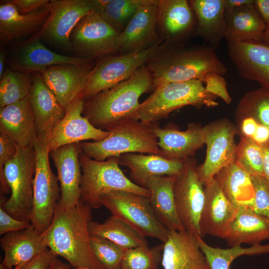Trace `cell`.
I'll use <instances>...</instances> for the list:
<instances>
[{
  "label": "cell",
  "mask_w": 269,
  "mask_h": 269,
  "mask_svg": "<svg viewBox=\"0 0 269 269\" xmlns=\"http://www.w3.org/2000/svg\"><path fill=\"white\" fill-rule=\"evenodd\" d=\"M91 209L81 200L68 208L58 202L51 223L44 232L47 248L75 268L103 269L90 244L88 226L92 219Z\"/></svg>",
  "instance_id": "obj_1"
},
{
  "label": "cell",
  "mask_w": 269,
  "mask_h": 269,
  "mask_svg": "<svg viewBox=\"0 0 269 269\" xmlns=\"http://www.w3.org/2000/svg\"><path fill=\"white\" fill-rule=\"evenodd\" d=\"M153 90L170 83L200 79L209 72L222 76L227 68L215 50L207 45L160 43L146 63Z\"/></svg>",
  "instance_id": "obj_2"
},
{
  "label": "cell",
  "mask_w": 269,
  "mask_h": 269,
  "mask_svg": "<svg viewBox=\"0 0 269 269\" xmlns=\"http://www.w3.org/2000/svg\"><path fill=\"white\" fill-rule=\"evenodd\" d=\"M150 90L152 79L145 65L128 79L84 101V117L95 127L106 131L123 122L139 120V98Z\"/></svg>",
  "instance_id": "obj_3"
},
{
  "label": "cell",
  "mask_w": 269,
  "mask_h": 269,
  "mask_svg": "<svg viewBox=\"0 0 269 269\" xmlns=\"http://www.w3.org/2000/svg\"><path fill=\"white\" fill-rule=\"evenodd\" d=\"M153 123L139 120L119 123L107 130L110 134L106 138L99 141L80 142L82 152L99 161L111 157H119L128 153L162 155L153 130Z\"/></svg>",
  "instance_id": "obj_4"
},
{
  "label": "cell",
  "mask_w": 269,
  "mask_h": 269,
  "mask_svg": "<svg viewBox=\"0 0 269 269\" xmlns=\"http://www.w3.org/2000/svg\"><path fill=\"white\" fill-rule=\"evenodd\" d=\"M218 97L209 93L200 79L160 86L142 103L138 110L139 121L153 123L166 119L173 111L186 106L197 109L217 106Z\"/></svg>",
  "instance_id": "obj_5"
},
{
  "label": "cell",
  "mask_w": 269,
  "mask_h": 269,
  "mask_svg": "<svg viewBox=\"0 0 269 269\" xmlns=\"http://www.w3.org/2000/svg\"><path fill=\"white\" fill-rule=\"evenodd\" d=\"M79 160L82 170L80 200L92 208L102 207L100 197L113 191H126L149 198L147 189L136 184L125 175L119 167V157L99 161L81 152Z\"/></svg>",
  "instance_id": "obj_6"
},
{
  "label": "cell",
  "mask_w": 269,
  "mask_h": 269,
  "mask_svg": "<svg viewBox=\"0 0 269 269\" xmlns=\"http://www.w3.org/2000/svg\"><path fill=\"white\" fill-rule=\"evenodd\" d=\"M49 137L38 136L33 143L35 174L30 222L41 233L51 224L61 197L57 176L53 173L49 164Z\"/></svg>",
  "instance_id": "obj_7"
},
{
  "label": "cell",
  "mask_w": 269,
  "mask_h": 269,
  "mask_svg": "<svg viewBox=\"0 0 269 269\" xmlns=\"http://www.w3.org/2000/svg\"><path fill=\"white\" fill-rule=\"evenodd\" d=\"M4 174L11 194L6 201L0 199V206L13 218L30 222L35 174L33 147L17 146L16 155L4 165Z\"/></svg>",
  "instance_id": "obj_8"
},
{
  "label": "cell",
  "mask_w": 269,
  "mask_h": 269,
  "mask_svg": "<svg viewBox=\"0 0 269 269\" xmlns=\"http://www.w3.org/2000/svg\"><path fill=\"white\" fill-rule=\"evenodd\" d=\"M102 206L144 237L156 238L165 243L168 230L158 220L148 198L133 193L116 191L100 197Z\"/></svg>",
  "instance_id": "obj_9"
},
{
  "label": "cell",
  "mask_w": 269,
  "mask_h": 269,
  "mask_svg": "<svg viewBox=\"0 0 269 269\" xmlns=\"http://www.w3.org/2000/svg\"><path fill=\"white\" fill-rule=\"evenodd\" d=\"M160 43L139 52L100 57L79 98L85 101L131 77L146 65Z\"/></svg>",
  "instance_id": "obj_10"
},
{
  "label": "cell",
  "mask_w": 269,
  "mask_h": 269,
  "mask_svg": "<svg viewBox=\"0 0 269 269\" xmlns=\"http://www.w3.org/2000/svg\"><path fill=\"white\" fill-rule=\"evenodd\" d=\"M182 171L175 176L173 191L177 212L185 231L204 237L200 220L204 199V186L199 179L195 158L185 159Z\"/></svg>",
  "instance_id": "obj_11"
},
{
  "label": "cell",
  "mask_w": 269,
  "mask_h": 269,
  "mask_svg": "<svg viewBox=\"0 0 269 269\" xmlns=\"http://www.w3.org/2000/svg\"><path fill=\"white\" fill-rule=\"evenodd\" d=\"M207 150L204 162L197 166L199 180L203 185L213 180L224 167L235 160L237 129L226 118L212 122L203 127Z\"/></svg>",
  "instance_id": "obj_12"
},
{
  "label": "cell",
  "mask_w": 269,
  "mask_h": 269,
  "mask_svg": "<svg viewBox=\"0 0 269 269\" xmlns=\"http://www.w3.org/2000/svg\"><path fill=\"white\" fill-rule=\"evenodd\" d=\"M102 0H51L50 15L40 31L41 37L64 48H72L71 33L78 22L93 12L100 13Z\"/></svg>",
  "instance_id": "obj_13"
},
{
  "label": "cell",
  "mask_w": 269,
  "mask_h": 269,
  "mask_svg": "<svg viewBox=\"0 0 269 269\" xmlns=\"http://www.w3.org/2000/svg\"><path fill=\"white\" fill-rule=\"evenodd\" d=\"M120 33L98 12L84 16L73 29L70 37L72 48L85 58L101 57L116 53Z\"/></svg>",
  "instance_id": "obj_14"
},
{
  "label": "cell",
  "mask_w": 269,
  "mask_h": 269,
  "mask_svg": "<svg viewBox=\"0 0 269 269\" xmlns=\"http://www.w3.org/2000/svg\"><path fill=\"white\" fill-rule=\"evenodd\" d=\"M158 1L148 0L138 8L118 37L116 54L139 52L161 43L157 29Z\"/></svg>",
  "instance_id": "obj_15"
},
{
  "label": "cell",
  "mask_w": 269,
  "mask_h": 269,
  "mask_svg": "<svg viewBox=\"0 0 269 269\" xmlns=\"http://www.w3.org/2000/svg\"><path fill=\"white\" fill-rule=\"evenodd\" d=\"M196 19L187 0H159L157 29L163 42L186 44L195 35Z\"/></svg>",
  "instance_id": "obj_16"
},
{
  "label": "cell",
  "mask_w": 269,
  "mask_h": 269,
  "mask_svg": "<svg viewBox=\"0 0 269 269\" xmlns=\"http://www.w3.org/2000/svg\"><path fill=\"white\" fill-rule=\"evenodd\" d=\"M84 107V101L78 98L65 109L64 116L50 134L48 142L50 151L65 145L86 140H101L110 135L109 131L95 127L82 116Z\"/></svg>",
  "instance_id": "obj_17"
},
{
  "label": "cell",
  "mask_w": 269,
  "mask_h": 269,
  "mask_svg": "<svg viewBox=\"0 0 269 269\" xmlns=\"http://www.w3.org/2000/svg\"><path fill=\"white\" fill-rule=\"evenodd\" d=\"M91 62L63 64L39 72L48 88L64 109L79 98L94 68Z\"/></svg>",
  "instance_id": "obj_18"
},
{
  "label": "cell",
  "mask_w": 269,
  "mask_h": 269,
  "mask_svg": "<svg viewBox=\"0 0 269 269\" xmlns=\"http://www.w3.org/2000/svg\"><path fill=\"white\" fill-rule=\"evenodd\" d=\"M80 143L62 146L49 153L57 169L60 184L59 203L65 208L76 205L80 200L82 170L79 155L82 150Z\"/></svg>",
  "instance_id": "obj_19"
},
{
  "label": "cell",
  "mask_w": 269,
  "mask_h": 269,
  "mask_svg": "<svg viewBox=\"0 0 269 269\" xmlns=\"http://www.w3.org/2000/svg\"><path fill=\"white\" fill-rule=\"evenodd\" d=\"M228 44V55L238 74L269 91V46L255 41Z\"/></svg>",
  "instance_id": "obj_20"
},
{
  "label": "cell",
  "mask_w": 269,
  "mask_h": 269,
  "mask_svg": "<svg viewBox=\"0 0 269 269\" xmlns=\"http://www.w3.org/2000/svg\"><path fill=\"white\" fill-rule=\"evenodd\" d=\"M204 186L205 199L200 220L203 235L223 238L239 208L226 196L214 178Z\"/></svg>",
  "instance_id": "obj_21"
},
{
  "label": "cell",
  "mask_w": 269,
  "mask_h": 269,
  "mask_svg": "<svg viewBox=\"0 0 269 269\" xmlns=\"http://www.w3.org/2000/svg\"><path fill=\"white\" fill-rule=\"evenodd\" d=\"M0 242L4 254L0 269H12L24 265L48 248L44 233L32 224L26 228L4 234Z\"/></svg>",
  "instance_id": "obj_22"
},
{
  "label": "cell",
  "mask_w": 269,
  "mask_h": 269,
  "mask_svg": "<svg viewBox=\"0 0 269 269\" xmlns=\"http://www.w3.org/2000/svg\"><path fill=\"white\" fill-rule=\"evenodd\" d=\"M163 244L161 264L164 269H210L196 235L185 230L169 231Z\"/></svg>",
  "instance_id": "obj_23"
},
{
  "label": "cell",
  "mask_w": 269,
  "mask_h": 269,
  "mask_svg": "<svg viewBox=\"0 0 269 269\" xmlns=\"http://www.w3.org/2000/svg\"><path fill=\"white\" fill-rule=\"evenodd\" d=\"M91 58L76 57L55 53L35 37L18 47L8 60L10 69L27 73L40 72L59 64H84Z\"/></svg>",
  "instance_id": "obj_24"
},
{
  "label": "cell",
  "mask_w": 269,
  "mask_h": 269,
  "mask_svg": "<svg viewBox=\"0 0 269 269\" xmlns=\"http://www.w3.org/2000/svg\"><path fill=\"white\" fill-rule=\"evenodd\" d=\"M0 133L21 148L33 147L38 135L28 97L0 110Z\"/></svg>",
  "instance_id": "obj_25"
},
{
  "label": "cell",
  "mask_w": 269,
  "mask_h": 269,
  "mask_svg": "<svg viewBox=\"0 0 269 269\" xmlns=\"http://www.w3.org/2000/svg\"><path fill=\"white\" fill-rule=\"evenodd\" d=\"M28 100L34 116L37 135L49 136L56 125L63 118L65 110L44 83L39 72L33 73Z\"/></svg>",
  "instance_id": "obj_26"
},
{
  "label": "cell",
  "mask_w": 269,
  "mask_h": 269,
  "mask_svg": "<svg viewBox=\"0 0 269 269\" xmlns=\"http://www.w3.org/2000/svg\"><path fill=\"white\" fill-rule=\"evenodd\" d=\"M153 130L162 156L169 159H184L193 156L204 143L203 127L189 123L185 131L161 128L153 123Z\"/></svg>",
  "instance_id": "obj_27"
},
{
  "label": "cell",
  "mask_w": 269,
  "mask_h": 269,
  "mask_svg": "<svg viewBox=\"0 0 269 269\" xmlns=\"http://www.w3.org/2000/svg\"><path fill=\"white\" fill-rule=\"evenodd\" d=\"M119 160L120 164L130 169L133 182L145 188L149 178L176 176L184 166V159H169L157 154L128 153L120 155Z\"/></svg>",
  "instance_id": "obj_28"
},
{
  "label": "cell",
  "mask_w": 269,
  "mask_h": 269,
  "mask_svg": "<svg viewBox=\"0 0 269 269\" xmlns=\"http://www.w3.org/2000/svg\"><path fill=\"white\" fill-rule=\"evenodd\" d=\"M196 19L195 35L216 50L224 38L226 30L223 0H190Z\"/></svg>",
  "instance_id": "obj_29"
},
{
  "label": "cell",
  "mask_w": 269,
  "mask_h": 269,
  "mask_svg": "<svg viewBox=\"0 0 269 269\" xmlns=\"http://www.w3.org/2000/svg\"><path fill=\"white\" fill-rule=\"evenodd\" d=\"M222 239L230 247L242 244H261L262 241L269 240V218L249 207L239 208Z\"/></svg>",
  "instance_id": "obj_30"
},
{
  "label": "cell",
  "mask_w": 269,
  "mask_h": 269,
  "mask_svg": "<svg viewBox=\"0 0 269 269\" xmlns=\"http://www.w3.org/2000/svg\"><path fill=\"white\" fill-rule=\"evenodd\" d=\"M175 176H154L145 185L150 193L148 198L159 222L169 231H184L175 205L173 187Z\"/></svg>",
  "instance_id": "obj_31"
},
{
  "label": "cell",
  "mask_w": 269,
  "mask_h": 269,
  "mask_svg": "<svg viewBox=\"0 0 269 269\" xmlns=\"http://www.w3.org/2000/svg\"><path fill=\"white\" fill-rule=\"evenodd\" d=\"M48 5L36 11L22 14L18 11L15 6L10 0L1 3L0 5L1 43H6L43 27L50 15Z\"/></svg>",
  "instance_id": "obj_32"
},
{
  "label": "cell",
  "mask_w": 269,
  "mask_h": 269,
  "mask_svg": "<svg viewBox=\"0 0 269 269\" xmlns=\"http://www.w3.org/2000/svg\"><path fill=\"white\" fill-rule=\"evenodd\" d=\"M224 38L233 42L262 41L266 24L253 4H245L225 13Z\"/></svg>",
  "instance_id": "obj_33"
},
{
  "label": "cell",
  "mask_w": 269,
  "mask_h": 269,
  "mask_svg": "<svg viewBox=\"0 0 269 269\" xmlns=\"http://www.w3.org/2000/svg\"><path fill=\"white\" fill-rule=\"evenodd\" d=\"M214 178L235 206L252 208L255 191L251 175L235 161L222 168Z\"/></svg>",
  "instance_id": "obj_34"
},
{
  "label": "cell",
  "mask_w": 269,
  "mask_h": 269,
  "mask_svg": "<svg viewBox=\"0 0 269 269\" xmlns=\"http://www.w3.org/2000/svg\"><path fill=\"white\" fill-rule=\"evenodd\" d=\"M89 234L106 239L126 250L141 246H148L145 237L129 224L112 215L104 223L90 221Z\"/></svg>",
  "instance_id": "obj_35"
},
{
  "label": "cell",
  "mask_w": 269,
  "mask_h": 269,
  "mask_svg": "<svg viewBox=\"0 0 269 269\" xmlns=\"http://www.w3.org/2000/svg\"><path fill=\"white\" fill-rule=\"evenodd\" d=\"M196 236L198 243L204 254L210 269H230L232 263L237 258L244 255H259L269 253V244H258L249 248L241 245L222 249L209 245L202 238Z\"/></svg>",
  "instance_id": "obj_36"
},
{
  "label": "cell",
  "mask_w": 269,
  "mask_h": 269,
  "mask_svg": "<svg viewBox=\"0 0 269 269\" xmlns=\"http://www.w3.org/2000/svg\"><path fill=\"white\" fill-rule=\"evenodd\" d=\"M12 69L5 70L0 81V108L19 102L28 96L33 75Z\"/></svg>",
  "instance_id": "obj_37"
},
{
  "label": "cell",
  "mask_w": 269,
  "mask_h": 269,
  "mask_svg": "<svg viewBox=\"0 0 269 269\" xmlns=\"http://www.w3.org/2000/svg\"><path fill=\"white\" fill-rule=\"evenodd\" d=\"M148 0H102L100 14L113 27L121 33L138 8Z\"/></svg>",
  "instance_id": "obj_38"
},
{
  "label": "cell",
  "mask_w": 269,
  "mask_h": 269,
  "mask_svg": "<svg viewBox=\"0 0 269 269\" xmlns=\"http://www.w3.org/2000/svg\"><path fill=\"white\" fill-rule=\"evenodd\" d=\"M235 116L251 117L269 130V91L261 87L246 93L239 101Z\"/></svg>",
  "instance_id": "obj_39"
},
{
  "label": "cell",
  "mask_w": 269,
  "mask_h": 269,
  "mask_svg": "<svg viewBox=\"0 0 269 269\" xmlns=\"http://www.w3.org/2000/svg\"><path fill=\"white\" fill-rule=\"evenodd\" d=\"M235 162L250 175H264L263 148L251 138L240 137Z\"/></svg>",
  "instance_id": "obj_40"
},
{
  "label": "cell",
  "mask_w": 269,
  "mask_h": 269,
  "mask_svg": "<svg viewBox=\"0 0 269 269\" xmlns=\"http://www.w3.org/2000/svg\"><path fill=\"white\" fill-rule=\"evenodd\" d=\"M164 244L152 248L141 246L127 250L123 256L121 269H157L162 261Z\"/></svg>",
  "instance_id": "obj_41"
},
{
  "label": "cell",
  "mask_w": 269,
  "mask_h": 269,
  "mask_svg": "<svg viewBox=\"0 0 269 269\" xmlns=\"http://www.w3.org/2000/svg\"><path fill=\"white\" fill-rule=\"evenodd\" d=\"M90 244L103 269H121L125 249L106 239L90 235Z\"/></svg>",
  "instance_id": "obj_42"
},
{
  "label": "cell",
  "mask_w": 269,
  "mask_h": 269,
  "mask_svg": "<svg viewBox=\"0 0 269 269\" xmlns=\"http://www.w3.org/2000/svg\"><path fill=\"white\" fill-rule=\"evenodd\" d=\"M255 191L252 207L256 213L269 218V180L264 175H251Z\"/></svg>",
  "instance_id": "obj_43"
},
{
  "label": "cell",
  "mask_w": 269,
  "mask_h": 269,
  "mask_svg": "<svg viewBox=\"0 0 269 269\" xmlns=\"http://www.w3.org/2000/svg\"><path fill=\"white\" fill-rule=\"evenodd\" d=\"M17 145L10 138L0 133V192L8 193L9 186L4 174V166L17 152Z\"/></svg>",
  "instance_id": "obj_44"
},
{
  "label": "cell",
  "mask_w": 269,
  "mask_h": 269,
  "mask_svg": "<svg viewBox=\"0 0 269 269\" xmlns=\"http://www.w3.org/2000/svg\"><path fill=\"white\" fill-rule=\"evenodd\" d=\"M200 79L207 92L221 98L227 104L231 103L232 98L227 89V82L222 75L212 72L207 73Z\"/></svg>",
  "instance_id": "obj_45"
},
{
  "label": "cell",
  "mask_w": 269,
  "mask_h": 269,
  "mask_svg": "<svg viewBox=\"0 0 269 269\" xmlns=\"http://www.w3.org/2000/svg\"><path fill=\"white\" fill-rule=\"evenodd\" d=\"M31 223L27 221L18 220L5 212L0 207V235L22 230L28 227Z\"/></svg>",
  "instance_id": "obj_46"
},
{
  "label": "cell",
  "mask_w": 269,
  "mask_h": 269,
  "mask_svg": "<svg viewBox=\"0 0 269 269\" xmlns=\"http://www.w3.org/2000/svg\"><path fill=\"white\" fill-rule=\"evenodd\" d=\"M49 249L47 248L41 254L30 262L12 269H48L52 262L57 258Z\"/></svg>",
  "instance_id": "obj_47"
},
{
  "label": "cell",
  "mask_w": 269,
  "mask_h": 269,
  "mask_svg": "<svg viewBox=\"0 0 269 269\" xmlns=\"http://www.w3.org/2000/svg\"><path fill=\"white\" fill-rule=\"evenodd\" d=\"M10 1L14 4L18 11L22 14L32 13L46 7L49 0H12Z\"/></svg>",
  "instance_id": "obj_48"
},
{
  "label": "cell",
  "mask_w": 269,
  "mask_h": 269,
  "mask_svg": "<svg viewBox=\"0 0 269 269\" xmlns=\"http://www.w3.org/2000/svg\"><path fill=\"white\" fill-rule=\"evenodd\" d=\"M261 146L269 144V130L260 124L251 138Z\"/></svg>",
  "instance_id": "obj_49"
},
{
  "label": "cell",
  "mask_w": 269,
  "mask_h": 269,
  "mask_svg": "<svg viewBox=\"0 0 269 269\" xmlns=\"http://www.w3.org/2000/svg\"><path fill=\"white\" fill-rule=\"evenodd\" d=\"M254 5L266 26L269 25V0H254Z\"/></svg>",
  "instance_id": "obj_50"
},
{
  "label": "cell",
  "mask_w": 269,
  "mask_h": 269,
  "mask_svg": "<svg viewBox=\"0 0 269 269\" xmlns=\"http://www.w3.org/2000/svg\"><path fill=\"white\" fill-rule=\"evenodd\" d=\"M225 13L245 4H253L254 0H223Z\"/></svg>",
  "instance_id": "obj_51"
},
{
  "label": "cell",
  "mask_w": 269,
  "mask_h": 269,
  "mask_svg": "<svg viewBox=\"0 0 269 269\" xmlns=\"http://www.w3.org/2000/svg\"><path fill=\"white\" fill-rule=\"evenodd\" d=\"M262 147L264 155V175L269 180V144Z\"/></svg>",
  "instance_id": "obj_52"
},
{
  "label": "cell",
  "mask_w": 269,
  "mask_h": 269,
  "mask_svg": "<svg viewBox=\"0 0 269 269\" xmlns=\"http://www.w3.org/2000/svg\"><path fill=\"white\" fill-rule=\"evenodd\" d=\"M48 269H70V266L56 258L50 264Z\"/></svg>",
  "instance_id": "obj_53"
},
{
  "label": "cell",
  "mask_w": 269,
  "mask_h": 269,
  "mask_svg": "<svg viewBox=\"0 0 269 269\" xmlns=\"http://www.w3.org/2000/svg\"><path fill=\"white\" fill-rule=\"evenodd\" d=\"M6 56L3 50H1L0 52V79H1L5 72L4 65Z\"/></svg>",
  "instance_id": "obj_54"
},
{
  "label": "cell",
  "mask_w": 269,
  "mask_h": 269,
  "mask_svg": "<svg viewBox=\"0 0 269 269\" xmlns=\"http://www.w3.org/2000/svg\"><path fill=\"white\" fill-rule=\"evenodd\" d=\"M262 42L269 46V24L266 26Z\"/></svg>",
  "instance_id": "obj_55"
},
{
  "label": "cell",
  "mask_w": 269,
  "mask_h": 269,
  "mask_svg": "<svg viewBox=\"0 0 269 269\" xmlns=\"http://www.w3.org/2000/svg\"><path fill=\"white\" fill-rule=\"evenodd\" d=\"M75 269H91L89 268H87V267H80V268H75Z\"/></svg>",
  "instance_id": "obj_56"
}]
</instances>
